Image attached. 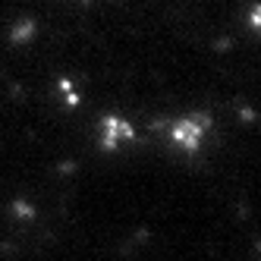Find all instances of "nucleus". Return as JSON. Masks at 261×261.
Listing matches in <instances>:
<instances>
[{"label": "nucleus", "mask_w": 261, "mask_h": 261, "mask_svg": "<svg viewBox=\"0 0 261 261\" xmlns=\"http://www.w3.org/2000/svg\"><path fill=\"white\" fill-rule=\"evenodd\" d=\"M249 25H252L255 32H261V4L252 7V13H249Z\"/></svg>", "instance_id": "nucleus-3"}, {"label": "nucleus", "mask_w": 261, "mask_h": 261, "mask_svg": "<svg viewBox=\"0 0 261 261\" xmlns=\"http://www.w3.org/2000/svg\"><path fill=\"white\" fill-rule=\"evenodd\" d=\"M98 139H101V145L107 148V151H117V148H123V145H129L136 139V126L126 117H120V114H110V117L101 120Z\"/></svg>", "instance_id": "nucleus-2"}, {"label": "nucleus", "mask_w": 261, "mask_h": 261, "mask_svg": "<svg viewBox=\"0 0 261 261\" xmlns=\"http://www.w3.org/2000/svg\"><path fill=\"white\" fill-rule=\"evenodd\" d=\"M208 129H211V120L201 117V114H189V117H179L173 126H170V142L179 148V151H198L208 139Z\"/></svg>", "instance_id": "nucleus-1"}]
</instances>
